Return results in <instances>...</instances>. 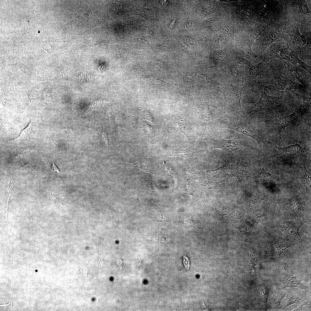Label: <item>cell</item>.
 <instances>
[{
	"instance_id": "1",
	"label": "cell",
	"mask_w": 311,
	"mask_h": 311,
	"mask_svg": "<svg viewBox=\"0 0 311 311\" xmlns=\"http://www.w3.org/2000/svg\"><path fill=\"white\" fill-rule=\"evenodd\" d=\"M277 203L288 219H291L305 221L303 217L310 208V202L296 185L283 190L279 195Z\"/></svg>"
},
{
	"instance_id": "2",
	"label": "cell",
	"mask_w": 311,
	"mask_h": 311,
	"mask_svg": "<svg viewBox=\"0 0 311 311\" xmlns=\"http://www.w3.org/2000/svg\"><path fill=\"white\" fill-rule=\"evenodd\" d=\"M220 127L232 129L253 138L257 142L260 148L262 143L266 145L261 138L249 128L244 116H234L224 119L221 122Z\"/></svg>"
},
{
	"instance_id": "3",
	"label": "cell",
	"mask_w": 311,
	"mask_h": 311,
	"mask_svg": "<svg viewBox=\"0 0 311 311\" xmlns=\"http://www.w3.org/2000/svg\"><path fill=\"white\" fill-rule=\"evenodd\" d=\"M272 51L275 57L284 60L296 67L302 68L311 75V66L301 60L296 52L291 50L287 44L275 46Z\"/></svg>"
},
{
	"instance_id": "4",
	"label": "cell",
	"mask_w": 311,
	"mask_h": 311,
	"mask_svg": "<svg viewBox=\"0 0 311 311\" xmlns=\"http://www.w3.org/2000/svg\"><path fill=\"white\" fill-rule=\"evenodd\" d=\"M306 222L288 219L281 223V230L287 237L296 241L303 248L304 243L299 233L300 227Z\"/></svg>"
},
{
	"instance_id": "5",
	"label": "cell",
	"mask_w": 311,
	"mask_h": 311,
	"mask_svg": "<svg viewBox=\"0 0 311 311\" xmlns=\"http://www.w3.org/2000/svg\"><path fill=\"white\" fill-rule=\"evenodd\" d=\"M245 84L227 85L223 88V93L226 102L231 106L240 111L242 110L240 103L242 90Z\"/></svg>"
},
{
	"instance_id": "6",
	"label": "cell",
	"mask_w": 311,
	"mask_h": 311,
	"mask_svg": "<svg viewBox=\"0 0 311 311\" xmlns=\"http://www.w3.org/2000/svg\"><path fill=\"white\" fill-rule=\"evenodd\" d=\"M268 85L264 86L268 89L272 95L274 93L280 90L289 91L292 89H300L299 84L293 82L292 79H289L286 75L281 77H278L270 80L267 82Z\"/></svg>"
},
{
	"instance_id": "7",
	"label": "cell",
	"mask_w": 311,
	"mask_h": 311,
	"mask_svg": "<svg viewBox=\"0 0 311 311\" xmlns=\"http://www.w3.org/2000/svg\"><path fill=\"white\" fill-rule=\"evenodd\" d=\"M261 96L259 100L256 104L249 107L247 114L260 111L266 112L270 111L274 109V104L277 101L286 98L283 96L278 97L270 96L266 94L264 90L261 89Z\"/></svg>"
},
{
	"instance_id": "8",
	"label": "cell",
	"mask_w": 311,
	"mask_h": 311,
	"mask_svg": "<svg viewBox=\"0 0 311 311\" xmlns=\"http://www.w3.org/2000/svg\"><path fill=\"white\" fill-rule=\"evenodd\" d=\"M302 115L301 112L296 111L289 115L281 117L276 114L273 120L267 121L266 123L270 124L276 132L280 133L293 123Z\"/></svg>"
},
{
	"instance_id": "9",
	"label": "cell",
	"mask_w": 311,
	"mask_h": 311,
	"mask_svg": "<svg viewBox=\"0 0 311 311\" xmlns=\"http://www.w3.org/2000/svg\"><path fill=\"white\" fill-rule=\"evenodd\" d=\"M243 147V144L240 140L234 139H225L219 136L213 140L211 149L220 148L232 153Z\"/></svg>"
},
{
	"instance_id": "10",
	"label": "cell",
	"mask_w": 311,
	"mask_h": 311,
	"mask_svg": "<svg viewBox=\"0 0 311 311\" xmlns=\"http://www.w3.org/2000/svg\"><path fill=\"white\" fill-rule=\"evenodd\" d=\"M293 245V244L286 240H279L273 242L268 246V256L274 258H278L286 249Z\"/></svg>"
},
{
	"instance_id": "11",
	"label": "cell",
	"mask_w": 311,
	"mask_h": 311,
	"mask_svg": "<svg viewBox=\"0 0 311 311\" xmlns=\"http://www.w3.org/2000/svg\"><path fill=\"white\" fill-rule=\"evenodd\" d=\"M296 177L302 183L308 194H311V175L307 170L305 163L296 168Z\"/></svg>"
},
{
	"instance_id": "12",
	"label": "cell",
	"mask_w": 311,
	"mask_h": 311,
	"mask_svg": "<svg viewBox=\"0 0 311 311\" xmlns=\"http://www.w3.org/2000/svg\"><path fill=\"white\" fill-rule=\"evenodd\" d=\"M210 98H202L199 101V110L202 119L205 121L210 122L212 120L213 115L209 106Z\"/></svg>"
},
{
	"instance_id": "13",
	"label": "cell",
	"mask_w": 311,
	"mask_h": 311,
	"mask_svg": "<svg viewBox=\"0 0 311 311\" xmlns=\"http://www.w3.org/2000/svg\"><path fill=\"white\" fill-rule=\"evenodd\" d=\"M275 148L282 155L289 157L298 156L305 150V149L297 143L282 147H279L276 145Z\"/></svg>"
},
{
	"instance_id": "14",
	"label": "cell",
	"mask_w": 311,
	"mask_h": 311,
	"mask_svg": "<svg viewBox=\"0 0 311 311\" xmlns=\"http://www.w3.org/2000/svg\"><path fill=\"white\" fill-rule=\"evenodd\" d=\"M270 203L267 200L263 202L261 207L255 212L254 219L256 224L263 221H267L268 219Z\"/></svg>"
},
{
	"instance_id": "15",
	"label": "cell",
	"mask_w": 311,
	"mask_h": 311,
	"mask_svg": "<svg viewBox=\"0 0 311 311\" xmlns=\"http://www.w3.org/2000/svg\"><path fill=\"white\" fill-rule=\"evenodd\" d=\"M252 166L251 162L249 159L240 158L237 162L235 171L239 175L249 176Z\"/></svg>"
},
{
	"instance_id": "16",
	"label": "cell",
	"mask_w": 311,
	"mask_h": 311,
	"mask_svg": "<svg viewBox=\"0 0 311 311\" xmlns=\"http://www.w3.org/2000/svg\"><path fill=\"white\" fill-rule=\"evenodd\" d=\"M282 289L287 287H297L305 290L307 289V287L303 285L301 283L302 280H298L296 276H290L287 275L285 271L282 273Z\"/></svg>"
},
{
	"instance_id": "17",
	"label": "cell",
	"mask_w": 311,
	"mask_h": 311,
	"mask_svg": "<svg viewBox=\"0 0 311 311\" xmlns=\"http://www.w3.org/2000/svg\"><path fill=\"white\" fill-rule=\"evenodd\" d=\"M266 59L265 57L261 62L251 66L246 76L247 79L249 80L255 79L263 73L267 64Z\"/></svg>"
},
{
	"instance_id": "18",
	"label": "cell",
	"mask_w": 311,
	"mask_h": 311,
	"mask_svg": "<svg viewBox=\"0 0 311 311\" xmlns=\"http://www.w3.org/2000/svg\"><path fill=\"white\" fill-rule=\"evenodd\" d=\"M281 32L280 29L278 28L266 30L265 36L263 41L264 48L265 49L278 40L281 35Z\"/></svg>"
},
{
	"instance_id": "19",
	"label": "cell",
	"mask_w": 311,
	"mask_h": 311,
	"mask_svg": "<svg viewBox=\"0 0 311 311\" xmlns=\"http://www.w3.org/2000/svg\"><path fill=\"white\" fill-rule=\"evenodd\" d=\"M288 68L289 70L292 77L299 82L304 87L307 88L308 83L305 79L303 73L301 70L293 65L290 63L286 62Z\"/></svg>"
},
{
	"instance_id": "20",
	"label": "cell",
	"mask_w": 311,
	"mask_h": 311,
	"mask_svg": "<svg viewBox=\"0 0 311 311\" xmlns=\"http://www.w3.org/2000/svg\"><path fill=\"white\" fill-rule=\"evenodd\" d=\"M299 26L293 28L289 34L291 39L296 45L301 47L306 43V40L304 36L299 32Z\"/></svg>"
},
{
	"instance_id": "21",
	"label": "cell",
	"mask_w": 311,
	"mask_h": 311,
	"mask_svg": "<svg viewBox=\"0 0 311 311\" xmlns=\"http://www.w3.org/2000/svg\"><path fill=\"white\" fill-rule=\"evenodd\" d=\"M304 295L300 292H293L289 293L285 301L284 309L293 304L299 303L304 300Z\"/></svg>"
},
{
	"instance_id": "22",
	"label": "cell",
	"mask_w": 311,
	"mask_h": 311,
	"mask_svg": "<svg viewBox=\"0 0 311 311\" xmlns=\"http://www.w3.org/2000/svg\"><path fill=\"white\" fill-rule=\"evenodd\" d=\"M273 294L270 299V303L273 307H277L280 305L282 299L286 295L287 293L283 289L277 287L274 289Z\"/></svg>"
},
{
	"instance_id": "23",
	"label": "cell",
	"mask_w": 311,
	"mask_h": 311,
	"mask_svg": "<svg viewBox=\"0 0 311 311\" xmlns=\"http://www.w3.org/2000/svg\"><path fill=\"white\" fill-rule=\"evenodd\" d=\"M277 177L266 172L263 167L260 172L257 176L253 177L254 180L260 182L271 181L277 178Z\"/></svg>"
},
{
	"instance_id": "24",
	"label": "cell",
	"mask_w": 311,
	"mask_h": 311,
	"mask_svg": "<svg viewBox=\"0 0 311 311\" xmlns=\"http://www.w3.org/2000/svg\"><path fill=\"white\" fill-rule=\"evenodd\" d=\"M246 197L247 202L249 208L253 209L256 205L259 198V191L257 190H253L250 191Z\"/></svg>"
},
{
	"instance_id": "25",
	"label": "cell",
	"mask_w": 311,
	"mask_h": 311,
	"mask_svg": "<svg viewBox=\"0 0 311 311\" xmlns=\"http://www.w3.org/2000/svg\"><path fill=\"white\" fill-rule=\"evenodd\" d=\"M32 126V121L31 120L28 126L21 132L19 136L13 140L18 141L24 139L26 138L30 133Z\"/></svg>"
},
{
	"instance_id": "26",
	"label": "cell",
	"mask_w": 311,
	"mask_h": 311,
	"mask_svg": "<svg viewBox=\"0 0 311 311\" xmlns=\"http://www.w3.org/2000/svg\"><path fill=\"white\" fill-rule=\"evenodd\" d=\"M250 260L249 265L248 269L250 272L252 273H255L256 270L257 265L256 264V257L253 251L251 252L250 251Z\"/></svg>"
},
{
	"instance_id": "27",
	"label": "cell",
	"mask_w": 311,
	"mask_h": 311,
	"mask_svg": "<svg viewBox=\"0 0 311 311\" xmlns=\"http://www.w3.org/2000/svg\"><path fill=\"white\" fill-rule=\"evenodd\" d=\"M229 179L230 184L232 186L238 185L241 181L240 178L238 174L231 175Z\"/></svg>"
},
{
	"instance_id": "28",
	"label": "cell",
	"mask_w": 311,
	"mask_h": 311,
	"mask_svg": "<svg viewBox=\"0 0 311 311\" xmlns=\"http://www.w3.org/2000/svg\"><path fill=\"white\" fill-rule=\"evenodd\" d=\"M51 50V48L48 44L44 43L41 44L40 47V52L42 55H44L49 53Z\"/></svg>"
},
{
	"instance_id": "29",
	"label": "cell",
	"mask_w": 311,
	"mask_h": 311,
	"mask_svg": "<svg viewBox=\"0 0 311 311\" xmlns=\"http://www.w3.org/2000/svg\"><path fill=\"white\" fill-rule=\"evenodd\" d=\"M190 79V78L189 76L188 77L187 76H186V81L185 82L183 89L184 93L187 96L189 95L190 90L191 88V85L189 82Z\"/></svg>"
},
{
	"instance_id": "30",
	"label": "cell",
	"mask_w": 311,
	"mask_h": 311,
	"mask_svg": "<svg viewBox=\"0 0 311 311\" xmlns=\"http://www.w3.org/2000/svg\"><path fill=\"white\" fill-rule=\"evenodd\" d=\"M299 10L300 12L303 14H306L308 12V8L306 4L304 3L302 1H299Z\"/></svg>"
},
{
	"instance_id": "31",
	"label": "cell",
	"mask_w": 311,
	"mask_h": 311,
	"mask_svg": "<svg viewBox=\"0 0 311 311\" xmlns=\"http://www.w3.org/2000/svg\"><path fill=\"white\" fill-rule=\"evenodd\" d=\"M262 299L263 302L266 303L268 296V291L266 288L263 287L261 291Z\"/></svg>"
},
{
	"instance_id": "32",
	"label": "cell",
	"mask_w": 311,
	"mask_h": 311,
	"mask_svg": "<svg viewBox=\"0 0 311 311\" xmlns=\"http://www.w3.org/2000/svg\"><path fill=\"white\" fill-rule=\"evenodd\" d=\"M302 100L304 104L307 107L311 108V97L305 95L302 97Z\"/></svg>"
},
{
	"instance_id": "33",
	"label": "cell",
	"mask_w": 311,
	"mask_h": 311,
	"mask_svg": "<svg viewBox=\"0 0 311 311\" xmlns=\"http://www.w3.org/2000/svg\"><path fill=\"white\" fill-rule=\"evenodd\" d=\"M147 79L148 81L150 82H151L152 83L160 84V83H164L165 82L164 81L162 80L161 79L156 78V77H151L148 78Z\"/></svg>"
},
{
	"instance_id": "34",
	"label": "cell",
	"mask_w": 311,
	"mask_h": 311,
	"mask_svg": "<svg viewBox=\"0 0 311 311\" xmlns=\"http://www.w3.org/2000/svg\"><path fill=\"white\" fill-rule=\"evenodd\" d=\"M230 71L233 76L237 78L239 76V72L237 68L235 66L232 65L230 67Z\"/></svg>"
},
{
	"instance_id": "35",
	"label": "cell",
	"mask_w": 311,
	"mask_h": 311,
	"mask_svg": "<svg viewBox=\"0 0 311 311\" xmlns=\"http://www.w3.org/2000/svg\"><path fill=\"white\" fill-rule=\"evenodd\" d=\"M213 10L212 7H207L204 9L203 12L205 15H208L212 12Z\"/></svg>"
},
{
	"instance_id": "36",
	"label": "cell",
	"mask_w": 311,
	"mask_h": 311,
	"mask_svg": "<svg viewBox=\"0 0 311 311\" xmlns=\"http://www.w3.org/2000/svg\"><path fill=\"white\" fill-rule=\"evenodd\" d=\"M183 263L184 266L187 269H188L190 266V262L189 259L186 256L184 257Z\"/></svg>"
},
{
	"instance_id": "37",
	"label": "cell",
	"mask_w": 311,
	"mask_h": 311,
	"mask_svg": "<svg viewBox=\"0 0 311 311\" xmlns=\"http://www.w3.org/2000/svg\"><path fill=\"white\" fill-rule=\"evenodd\" d=\"M102 136L103 141L105 142L106 144L108 146L109 142L107 136L105 132H103L102 133Z\"/></svg>"
},
{
	"instance_id": "38",
	"label": "cell",
	"mask_w": 311,
	"mask_h": 311,
	"mask_svg": "<svg viewBox=\"0 0 311 311\" xmlns=\"http://www.w3.org/2000/svg\"><path fill=\"white\" fill-rule=\"evenodd\" d=\"M22 168L24 169H32L33 168V166L29 162H27L24 164Z\"/></svg>"
},
{
	"instance_id": "39",
	"label": "cell",
	"mask_w": 311,
	"mask_h": 311,
	"mask_svg": "<svg viewBox=\"0 0 311 311\" xmlns=\"http://www.w3.org/2000/svg\"><path fill=\"white\" fill-rule=\"evenodd\" d=\"M52 170L54 172H56L57 173H60L59 169H58L55 165V164L52 162Z\"/></svg>"
},
{
	"instance_id": "40",
	"label": "cell",
	"mask_w": 311,
	"mask_h": 311,
	"mask_svg": "<svg viewBox=\"0 0 311 311\" xmlns=\"http://www.w3.org/2000/svg\"><path fill=\"white\" fill-rule=\"evenodd\" d=\"M31 150V149L29 148H24V149H23V150H22V151L20 152H19V155H21L24 154L27 151H29Z\"/></svg>"
},
{
	"instance_id": "41",
	"label": "cell",
	"mask_w": 311,
	"mask_h": 311,
	"mask_svg": "<svg viewBox=\"0 0 311 311\" xmlns=\"http://www.w3.org/2000/svg\"><path fill=\"white\" fill-rule=\"evenodd\" d=\"M160 2L161 5L164 7H166L168 3V1L166 0L160 1Z\"/></svg>"
},
{
	"instance_id": "42",
	"label": "cell",
	"mask_w": 311,
	"mask_h": 311,
	"mask_svg": "<svg viewBox=\"0 0 311 311\" xmlns=\"http://www.w3.org/2000/svg\"><path fill=\"white\" fill-rule=\"evenodd\" d=\"M306 303L304 304V303L301 304V305L299 306L298 308H296L293 310L294 311H301L302 310V308L303 306L306 305Z\"/></svg>"
},
{
	"instance_id": "43",
	"label": "cell",
	"mask_w": 311,
	"mask_h": 311,
	"mask_svg": "<svg viewBox=\"0 0 311 311\" xmlns=\"http://www.w3.org/2000/svg\"><path fill=\"white\" fill-rule=\"evenodd\" d=\"M175 20L174 19L172 20L169 26V29H172L174 28L175 25Z\"/></svg>"
}]
</instances>
